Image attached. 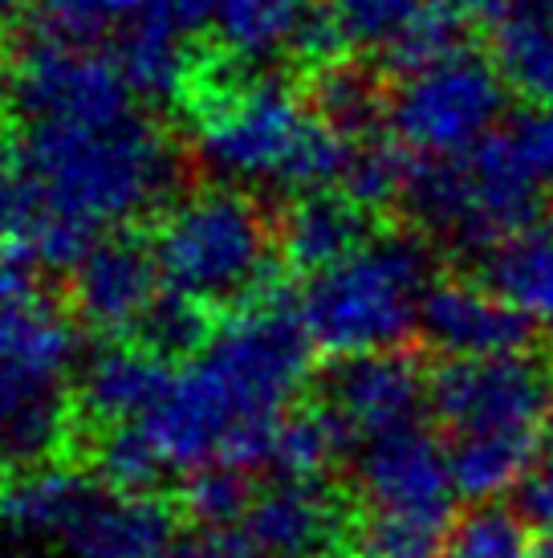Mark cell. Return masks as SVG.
<instances>
[{
    "label": "cell",
    "mask_w": 553,
    "mask_h": 558,
    "mask_svg": "<svg viewBox=\"0 0 553 558\" xmlns=\"http://www.w3.org/2000/svg\"><path fill=\"white\" fill-rule=\"evenodd\" d=\"M285 269L261 294L232 311L216 342L180 372L151 416L155 445L171 469L265 465L281 412L306 396L318 347L302 318V298Z\"/></svg>",
    "instance_id": "6da1fadb"
},
{
    "label": "cell",
    "mask_w": 553,
    "mask_h": 558,
    "mask_svg": "<svg viewBox=\"0 0 553 558\" xmlns=\"http://www.w3.org/2000/svg\"><path fill=\"white\" fill-rule=\"evenodd\" d=\"M13 159L49 213L94 233L151 225L187 196V151L180 135L135 107L107 123H41L13 135Z\"/></svg>",
    "instance_id": "7a4b0ae2"
},
{
    "label": "cell",
    "mask_w": 553,
    "mask_h": 558,
    "mask_svg": "<svg viewBox=\"0 0 553 558\" xmlns=\"http://www.w3.org/2000/svg\"><path fill=\"white\" fill-rule=\"evenodd\" d=\"M447 253L423 229L391 220L367 248L306 281L302 318L318 355H367L419 342V311Z\"/></svg>",
    "instance_id": "3957f363"
},
{
    "label": "cell",
    "mask_w": 553,
    "mask_h": 558,
    "mask_svg": "<svg viewBox=\"0 0 553 558\" xmlns=\"http://www.w3.org/2000/svg\"><path fill=\"white\" fill-rule=\"evenodd\" d=\"M163 286L216 306L229 318L285 269L276 257V196L245 187H200L151 225Z\"/></svg>",
    "instance_id": "277c9868"
},
{
    "label": "cell",
    "mask_w": 553,
    "mask_h": 558,
    "mask_svg": "<svg viewBox=\"0 0 553 558\" xmlns=\"http://www.w3.org/2000/svg\"><path fill=\"white\" fill-rule=\"evenodd\" d=\"M135 107V90L102 49L65 46L33 25L4 41V110L13 131L41 123H107Z\"/></svg>",
    "instance_id": "5b68a950"
},
{
    "label": "cell",
    "mask_w": 553,
    "mask_h": 558,
    "mask_svg": "<svg viewBox=\"0 0 553 558\" xmlns=\"http://www.w3.org/2000/svg\"><path fill=\"white\" fill-rule=\"evenodd\" d=\"M508 110V82L489 49L468 46L456 58L400 78L391 90V135L423 159L472 151Z\"/></svg>",
    "instance_id": "8992f818"
},
{
    "label": "cell",
    "mask_w": 553,
    "mask_h": 558,
    "mask_svg": "<svg viewBox=\"0 0 553 558\" xmlns=\"http://www.w3.org/2000/svg\"><path fill=\"white\" fill-rule=\"evenodd\" d=\"M550 416L553 342L521 355L431 363V420L440 436L545 433Z\"/></svg>",
    "instance_id": "52a82bcc"
},
{
    "label": "cell",
    "mask_w": 553,
    "mask_h": 558,
    "mask_svg": "<svg viewBox=\"0 0 553 558\" xmlns=\"http://www.w3.org/2000/svg\"><path fill=\"white\" fill-rule=\"evenodd\" d=\"M423 342L322 359L309 379V396L334 408L358 440L411 428L431 416V363Z\"/></svg>",
    "instance_id": "ba28073f"
},
{
    "label": "cell",
    "mask_w": 553,
    "mask_h": 558,
    "mask_svg": "<svg viewBox=\"0 0 553 558\" xmlns=\"http://www.w3.org/2000/svg\"><path fill=\"white\" fill-rule=\"evenodd\" d=\"M163 294V269L147 225L110 229L65 274L62 302L77 330L102 342L131 339L151 302Z\"/></svg>",
    "instance_id": "9c48e42d"
},
{
    "label": "cell",
    "mask_w": 553,
    "mask_h": 558,
    "mask_svg": "<svg viewBox=\"0 0 553 558\" xmlns=\"http://www.w3.org/2000/svg\"><path fill=\"white\" fill-rule=\"evenodd\" d=\"M419 342L431 359H496L545 347L550 330L460 265L431 281L419 311Z\"/></svg>",
    "instance_id": "30bf717a"
},
{
    "label": "cell",
    "mask_w": 553,
    "mask_h": 558,
    "mask_svg": "<svg viewBox=\"0 0 553 558\" xmlns=\"http://www.w3.org/2000/svg\"><path fill=\"white\" fill-rule=\"evenodd\" d=\"M351 485L358 501L374 513H400L435 526H452L456 518V481L447 465L444 436L431 424H411L362 440Z\"/></svg>",
    "instance_id": "8fae6325"
},
{
    "label": "cell",
    "mask_w": 553,
    "mask_h": 558,
    "mask_svg": "<svg viewBox=\"0 0 553 558\" xmlns=\"http://www.w3.org/2000/svg\"><path fill=\"white\" fill-rule=\"evenodd\" d=\"M175 367L131 339L102 342L70 384V445L65 461L86 469L90 445L119 424L147 420L175 388ZM90 473V469H86Z\"/></svg>",
    "instance_id": "7c38bea8"
},
{
    "label": "cell",
    "mask_w": 553,
    "mask_h": 558,
    "mask_svg": "<svg viewBox=\"0 0 553 558\" xmlns=\"http://www.w3.org/2000/svg\"><path fill=\"white\" fill-rule=\"evenodd\" d=\"M391 220L354 204L342 187L276 196V257L293 278H318L367 248Z\"/></svg>",
    "instance_id": "4fadbf2b"
},
{
    "label": "cell",
    "mask_w": 553,
    "mask_h": 558,
    "mask_svg": "<svg viewBox=\"0 0 553 558\" xmlns=\"http://www.w3.org/2000/svg\"><path fill=\"white\" fill-rule=\"evenodd\" d=\"M62 367L0 359V461H65L70 388Z\"/></svg>",
    "instance_id": "5bb4252c"
},
{
    "label": "cell",
    "mask_w": 553,
    "mask_h": 558,
    "mask_svg": "<svg viewBox=\"0 0 553 558\" xmlns=\"http://www.w3.org/2000/svg\"><path fill=\"white\" fill-rule=\"evenodd\" d=\"M184 513L168 494H119L98 489L90 506L65 530L70 558H155L180 538Z\"/></svg>",
    "instance_id": "9a60e30c"
},
{
    "label": "cell",
    "mask_w": 553,
    "mask_h": 558,
    "mask_svg": "<svg viewBox=\"0 0 553 558\" xmlns=\"http://www.w3.org/2000/svg\"><path fill=\"white\" fill-rule=\"evenodd\" d=\"M77 326L62 298H49L41 269L25 257L0 253V359H33L49 367H70Z\"/></svg>",
    "instance_id": "2e32d148"
},
{
    "label": "cell",
    "mask_w": 553,
    "mask_h": 558,
    "mask_svg": "<svg viewBox=\"0 0 553 558\" xmlns=\"http://www.w3.org/2000/svg\"><path fill=\"white\" fill-rule=\"evenodd\" d=\"M102 481L70 461H0V526L25 538H65Z\"/></svg>",
    "instance_id": "e0dca14e"
},
{
    "label": "cell",
    "mask_w": 553,
    "mask_h": 558,
    "mask_svg": "<svg viewBox=\"0 0 553 558\" xmlns=\"http://www.w3.org/2000/svg\"><path fill=\"white\" fill-rule=\"evenodd\" d=\"M309 110L346 143H367L391 135V90L395 82L374 58H342V62L297 78Z\"/></svg>",
    "instance_id": "ac0fdd59"
},
{
    "label": "cell",
    "mask_w": 553,
    "mask_h": 558,
    "mask_svg": "<svg viewBox=\"0 0 553 558\" xmlns=\"http://www.w3.org/2000/svg\"><path fill=\"white\" fill-rule=\"evenodd\" d=\"M187 49H192V41H184V25L163 4L147 0L119 29V37L110 41L107 53L123 70L135 98L175 107V94H180V82H184Z\"/></svg>",
    "instance_id": "d6986e66"
},
{
    "label": "cell",
    "mask_w": 553,
    "mask_h": 558,
    "mask_svg": "<svg viewBox=\"0 0 553 558\" xmlns=\"http://www.w3.org/2000/svg\"><path fill=\"white\" fill-rule=\"evenodd\" d=\"M354 440L358 436L346 428V420L306 391L273 424L265 469L276 481H330Z\"/></svg>",
    "instance_id": "ffe728a7"
},
{
    "label": "cell",
    "mask_w": 553,
    "mask_h": 558,
    "mask_svg": "<svg viewBox=\"0 0 553 558\" xmlns=\"http://www.w3.org/2000/svg\"><path fill=\"white\" fill-rule=\"evenodd\" d=\"M456 494L468 501H496L517 489L545 449V433H472L444 436Z\"/></svg>",
    "instance_id": "44dd1931"
},
{
    "label": "cell",
    "mask_w": 553,
    "mask_h": 558,
    "mask_svg": "<svg viewBox=\"0 0 553 558\" xmlns=\"http://www.w3.org/2000/svg\"><path fill=\"white\" fill-rule=\"evenodd\" d=\"M480 269H472L484 286L533 314L541 326H553V220H541L521 236L480 257Z\"/></svg>",
    "instance_id": "7402d4cb"
},
{
    "label": "cell",
    "mask_w": 553,
    "mask_h": 558,
    "mask_svg": "<svg viewBox=\"0 0 553 558\" xmlns=\"http://www.w3.org/2000/svg\"><path fill=\"white\" fill-rule=\"evenodd\" d=\"M224 326V314L200 302L192 294H180V290H168L151 302V311L143 314V323L135 326L131 342L147 347L151 355H159L171 367H192L196 359L208 351Z\"/></svg>",
    "instance_id": "603a6c76"
},
{
    "label": "cell",
    "mask_w": 553,
    "mask_h": 558,
    "mask_svg": "<svg viewBox=\"0 0 553 558\" xmlns=\"http://www.w3.org/2000/svg\"><path fill=\"white\" fill-rule=\"evenodd\" d=\"M314 0H216V41L245 62L285 53Z\"/></svg>",
    "instance_id": "cb8c5ba5"
},
{
    "label": "cell",
    "mask_w": 553,
    "mask_h": 558,
    "mask_svg": "<svg viewBox=\"0 0 553 558\" xmlns=\"http://www.w3.org/2000/svg\"><path fill=\"white\" fill-rule=\"evenodd\" d=\"M541 530L517 506L472 501L452 518L444 558H538Z\"/></svg>",
    "instance_id": "d4e9b609"
},
{
    "label": "cell",
    "mask_w": 553,
    "mask_h": 558,
    "mask_svg": "<svg viewBox=\"0 0 553 558\" xmlns=\"http://www.w3.org/2000/svg\"><path fill=\"white\" fill-rule=\"evenodd\" d=\"M415 168V151H407L395 135H379L367 143H351V156L342 163L339 184L354 204L386 220H400V204Z\"/></svg>",
    "instance_id": "484cf974"
},
{
    "label": "cell",
    "mask_w": 553,
    "mask_h": 558,
    "mask_svg": "<svg viewBox=\"0 0 553 558\" xmlns=\"http://www.w3.org/2000/svg\"><path fill=\"white\" fill-rule=\"evenodd\" d=\"M86 469L107 489H119V494H168L163 477H168L171 465L143 420L119 424V428L98 436L90 445Z\"/></svg>",
    "instance_id": "4316f807"
},
{
    "label": "cell",
    "mask_w": 553,
    "mask_h": 558,
    "mask_svg": "<svg viewBox=\"0 0 553 558\" xmlns=\"http://www.w3.org/2000/svg\"><path fill=\"white\" fill-rule=\"evenodd\" d=\"M175 506L184 513V522L200 530V534H224V530H236L245 522L248 506H253V481H248V469L241 465H200L192 469L175 489Z\"/></svg>",
    "instance_id": "83f0119b"
},
{
    "label": "cell",
    "mask_w": 553,
    "mask_h": 558,
    "mask_svg": "<svg viewBox=\"0 0 553 558\" xmlns=\"http://www.w3.org/2000/svg\"><path fill=\"white\" fill-rule=\"evenodd\" d=\"M489 53L508 90L529 102H553V29L529 21H496L489 37Z\"/></svg>",
    "instance_id": "f1b7e54d"
},
{
    "label": "cell",
    "mask_w": 553,
    "mask_h": 558,
    "mask_svg": "<svg viewBox=\"0 0 553 558\" xmlns=\"http://www.w3.org/2000/svg\"><path fill=\"white\" fill-rule=\"evenodd\" d=\"M468 46H477L472 25L460 21V16L444 13V9H435V4H428L383 53H374V62L391 74V82H400L419 74V70H431V65L456 58Z\"/></svg>",
    "instance_id": "f546056e"
},
{
    "label": "cell",
    "mask_w": 553,
    "mask_h": 558,
    "mask_svg": "<svg viewBox=\"0 0 553 558\" xmlns=\"http://www.w3.org/2000/svg\"><path fill=\"white\" fill-rule=\"evenodd\" d=\"M147 0H33L29 25L53 41L82 49H110L126 21Z\"/></svg>",
    "instance_id": "4dcf8cb0"
},
{
    "label": "cell",
    "mask_w": 553,
    "mask_h": 558,
    "mask_svg": "<svg viewBox=\"0 0 553 558\" xmlns=\"http://www.w3.org/2000/svg\"><path fill=\"white\" fill-rule=\"evenodd\" d=\"M447 526L400 518V513H374L362 506L358 518V558H444Z\"/></svg>",
    "instance_id": "1f68e13d"
},
{
    "label": "cell",
    "mask_w": 553,
    "mask_h": 558,
    "mask_svg": "<svg viewBox=\"0 0 553 558\" xmlns=\"http://www.w3.org/2000/svg\"><path fill=\"white\" fill-rule=\"evenodd\" d=\"M342 33L354 49H367L370 58L383 53L415 16L428 9V0H330Z\"/></svg>",
    "instance_id": "d6a6232c"
},
{
    "label": "cell",
    "mask_w": 553,
    "mask_h": 558,
    "mask_svg": "<svg viewBox=\"0 0 553 558\" xmlns=\"http://www.w3.org/2000/svg\"><path fill=\"white\" fill-rule=\"evenodd\" d=\"M37 196L25 184V175L13 159V143H0V253L13 248V241L21 236V229L29 225Z\"/></svg>",
    "instance_id": "836d02e7"
},
{
    "label": "cell",
    "mask_w": 553,
    "mask_h": 558,
    "mask_svg": "<svg viewBox=\"0 0 553 558\" xmlns=\"http://www.w3.org/2000/svg\"><path fill=\"white\" fill-rule=\"evenodd\" d=\"M517 510L541 534H553V452H545L538 465L529 469V477L517 485Z\"/></svg>",
    "instance_id": "e575fe53"
},
{
    "label": "cell",
    "mask_w": 553,
    "mask_h": 558,
    "mask_svg": "<svg viewBox=\"0 0 553 558\" xmlns=\"http://www.w3.org/2000/svg\"><path fill=\"white\" fill-rule=\"evenodd\" d=\"M155 558H241L232 550L229 534H196V538H175L168 550Z\"/></svg>",
    "instance_id": "d590c367"
},
{
    "label": "cell",
    "mask_w": 553,
    "mask_h": 558,
    "mask_svg": "<svg viewBox=\"0 0 553 558\" xmlns=\"http://www.w3.org/2000/svg\"><path fill=\"white\" fill-rule=\"evenodd\" d=\"M428 4L444 9V13H452V16H460L468 25H484V21L496 25V21L508 13L513 0H428Z\"/></svg>",
    "instance_id": "8d00e7d4"
},
{
    "label": "cell",
    "mask_w": 553,
    "mask_h": 558,
    "mask_svg": "<svg viewBox=\"0 0 553 558\" xmlns=\"http://www.w3.org/2000/svg\"><path fill=\"white\" fill-rule=\"evenodd\" d=\"M155 4H163V9H168V13L192 33L200 29L204 21L212 16V9H216V0H155Z\"/></svg>",
    "instance_id": "74e56055"
},
{
    "label": "cell",
    "mask_w": 553,
    "mask_h": 558,
    "mask_svg": "<svg viewBox=\"0 0 553 558\" xmlns=\"http://www.w3.org/2000/svg\"><path fill=\"white\" fill-rule=\"evenodd\" d=\"M505 16L529 21V25H550L553 29V0H513ZM505 16H501V21H505Z\"/></svg>",
    "instance_id": "f35d334b"
},
{
    "label": "cell",
    "mask_w": 553,
    "mask_h": 558,
    "mask_svg": "<svg viewBox=\"0 0 553 558\" xmlns=\"http://www.w3.org/2000/svg\"><path fill=\"white\" fill-rule=\"evenodd\" d=\"M538 558H553V534H541V555Z\"/></svg>",
    "instance_id": "ab89813d"
},
{
    "label": "cell",
    "mask_w": 553,
    "mask_h": 558,
    "mask_svg": "<svg viewBox=\"0 0 553 558\" xmlns=\"http://www.w3.org/2000/svg\"><path fill=\"white\" fill-rule=\"evenodd\" d=\"M0 558H33V555H0Z\"/></svg>",
    "instance_id": "60d3db41"
},
{
    "label": "cell",
    "mask_w": 553,
    "mask_h": 558,
    "mask_svg": "<svg viewBox=\"0 0 553 558\" xmlns=\"http://www.w3.org/2000/svg\"><path fill=\"white\" fill-rule=\"evenodd\" d=\"M0 49H4V46H0Z\"/></svg>",
    "instance_id": "b9f144b4"
}]
</instances>
